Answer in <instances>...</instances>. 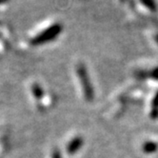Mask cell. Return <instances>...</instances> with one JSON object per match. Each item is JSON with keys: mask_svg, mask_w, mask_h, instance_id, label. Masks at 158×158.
Returning <instances> with one entry per match:
<instances>
[{"mask_svg": "<svg viewBox=\"0 0 158 158\" xmlns=\"http://www.w3.org/2000/svg\"><path fill=\"white\" fill-rule=\"evenodd\" d=\"M135 5L137 8L143 9L144 14L155 13L157 10V6L154 0H135Z\"/></svg>", "mask_w": 158, "mask_h": 158, "instance_id": "7a4b0ae2", "label": "cell"}, {"mask_svg": "<svg viewBox=\"0 0 158 158\" xmlns=\"http://www.w3.org/2000/svg\"><path fill=\"white\" fill-rule=\"evenodd\" d=\"M82 143H83L82 138H75V139L70 144L69 152H76V151L82 146Z\"/></svg>", "mask_w": 158, "mask_h": 158, "instance_id": "5b68a950", "label": "cell"}, {"mask_svg": "<svg viewBox=\"0 0 158 158\" xmlns=\"http://www.w3.org/2000/svg\"><path fill=\"white\" fill-rule=\"evenodd\" d=\"M142 150L145 153L147 154H152L158 151V144L152 141H147L144 143Z\"/></svg>", "mask_w": 158, "mask_h": 158, "instance_id": "277c9868", "label": "cell"}, {"mask_svg": "<svg viewBox=\"0 0 158 158\" xmlns=\"http://www.w3.org/2000/svg\"><path fill=\"white\" fill-rule=\"evenodd\" d=\"M152 109L154 110H158V92L155 94L153 99H152Z\"/></svg>", "mask_w": 158, "mask_h": 158, "instance_id": "8992f818", "label": "cell"}, {"mask_svg": "<svg viewBox=\"0 0 158 158\" xmlns=\"http://www.w3.org/2000/svg\"><path fill=\"white\" fill-rule=\"evenodd\" d=\"M79 77H80L82 84H83V89H84V93H85V96L87 98V100L92 101L94 97V89L92 87V83L89 81V74L87 73L86 68L83 65H79L78 69H77Z\"/></svg>", "mask_w": 158, "mask_h": 158, "instance_id": "6da1fadb", "label": "cell"}, {"mask_svg": "<svg viewBox=\"0 0 158 158\" xmlns=\"http://www.w3.org/2000/svg\"><path fill=\"white\" fill-rule=\"evenodd\" d=\"M151 118L153 119V120L158 119V110L152 109V110H151Z\"/></svg>", "mask_w": 158, "mask_h": 158, "instance_id": "52a82bcc", "label": "cell"}, {"mask_svg": "<svg viewBox=\"0 0 158 158\" xmlns=\"http://www.w3.org/2000/svg\"><path fill=\"white\" fill-rule=\"evenodd\" d=\"M135 76H136L138 79H147V78H152L154 80H158V67L153 68L151 71H138L135 73Z\"/></svg>", "mask_w": 158, "mask_h": 158, "instance_id": "3957f363", "label": "cell"}]
</instances>
